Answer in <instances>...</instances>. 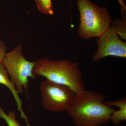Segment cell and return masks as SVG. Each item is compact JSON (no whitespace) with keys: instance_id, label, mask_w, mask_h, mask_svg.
Returning a JSON list of instances; mask_svg holds the SVG:
<instances>
[{"instance_id":"8fae6325","label":"cell","mask_w":126,"mask_h":126,"mask_svg":"<svg viewBox=\"0 0 126 126\" xmlns=\"http://www.w3.org/2000/svg\"><path fill=\"white\" fill-rule=\"evenodd\" d=\"M0 118H2L6 122L8 126H21L16 119L15 112L14 111L9 112L6 114L0 106Z\"/></svg>"},{"instance_id":"7a4b0ae2","label":"cell","mask_w":126,"mask_h":126,"mask_svg":"<svg viewBox=\"0 0 126 126\" xmlns=\"http://www.w3.org/2000/svg\"><path fill=\"white\" fill-rule=\"evenodd\" d=\"M33 74L34 77H43L55 83L67 86L75 94L85 89L82 75L77 63L69 59L51 60L47 58L34 61Z\"/></svg>"},{"instance_id":"5bb4252c","label":"cell","mask_w":126,"mask_h":126,"mask_svg":"<svg viewBox=\"0 0 126 126\" xmlns=\"http://www.w3.org/2000/svg\"></svg>"},{"instance_id":"ba28073f","label":"cell","mask_w":126,"mask_h":126,"mask_svg":"<svg viewBox=\"0 0 126 126\" xmlns=\"http://www.w3.org/2000/svg\"><path fill=\"white\" fill-rule=\"evenodd\" d=\"M104 103L109 106L117 107L118 110H115L110 117V121L113 124L118 125L121 122L126 121V97L115 101L106 102Z\"/></svg>"},{"instance_id":"8992f818","label":"cell","mask_w":126,"mask_h":126,"mask_svg":"<svg viewBox=\"0 0 126 126\" xmlns=\"http://www.w3.org/2000/svg\"><path fill=\"white\" fill-rule=\"evenodd\" d=\"M98 48L92 60L97 62L107 56L126 58V43L119 38L113 27L110 26L97 40Z\"/></svg>"},{"instance_id":"9c48e42d","label":"cell","mask_w":126,"mask_h":126,"mask_svg":"<svg viewBox=\"0 0 126 126\" xmlns=\"http://www.w3.org/2000/svg\"><path fill=\"white\" fill-rule=\"evenodd\" d=\"M39 11L45 15H52L54 14L52 0H35Z\"/></svg>"},{"instance_id":"4fadbf2b","label":"cell","mask_w":126,"mask_h":126,"mask_svg":"<svg viewBox=\"0 0 126 126\" xmlns=\"http://www.w3.org/2000/svg\"><path fill=\"white\" fill-rule=\"evenodd\" d=\"M121 8L122 19H126V7L123 0H118Z\"/></svg>"},{"instance_id":"277c9868","label":"cell","mask_w":126,"mask_h":126,"mask_svg":"<svg viewBox=\"0 0 126 126\" xmlns=\"http://www.w3.org/2000/svg\"><path fill=\"white\" fill-rule=\"evenodd\" d=\"M2 63L19 94L24 90L28 95L29 79L35 78L33 74L34 62L28 61L23 54V46L19 44L10 52L5 53Z\"/></svg>"},{"instance_id":"5b68a950","label":"cell","mask_w":126,"mask_h":126,"mask_svg":"<svg viewBox=\"0 0 126 126\" xmlns=\"http://www.w3.org/2000/svg\"><path fill=\"white\" fill-rule=\"evenodd\" d=\"M40 89L43 108L54 112L67 111L75 94L67 86L46 79L41 83Z\"/></svg>"},{"instance_id":"52a82bcc","label":"cell","mask_w":126,"mask_h":126,"mask_svg":"<svg viewBox=\"0 0 126 126\" xmlns=\"http://www.w3.org/2000/svg\"><path fill=\"white\" fill-rule=\"evenodd\" d=\"M0 84L4 85L11 91L16 101L18 111L20 113L21 116L26 122L27 126H30L28 118L23 111L22 100L19 96L15 86L9 78L7 71L2 63H0Z\"/></svg>"},{"instance_id":"30bf717a","label":"cell","mask_w":126,"mask_h":126,"mask_svg":"<svg viewBox=\"0 0 126 126\" xmlns=\"http://www.w3.org/2000/svg\"><path fill=\"white\" fill-rule=\"evenodd\" d=\"M111 26L116 31L118 36L123 39L126 40V19H117L112 22Z\"/></svg>"},{"instance_id":"6da1fadb","label":"cell","mask_w":126,"mask_h":126,"mask_svg":"<svg viewBox=\"0 0 126 126\" xmlns=\"http://www.w3.org/2000/svg\"><path fill=\"white\" fill-rule=\"evenodd\" d=\"M104 99L102 93L84 90L75 94L67 112L76 126H100L110 121L115 110Z\"/></svg>"},{"instance_id":"7c38bea8","label":"cell","mask_w":126,"mask_h":126,"mask_svg":"<svg viewBox=\"0 0 126 126\" xmlns=\"http://www.w3.org/2000/svg\"><path fill=\"white\" fill-rule=\"evenodd\" d=\"M7 50V47L3 41L0 40V63H2V59Z\"/></svg>"},{"instance_id":"3957f363","label":"cell","mask_w":126,"mask_h":126,"mask_svg":"<svg viewBox=\"0 0 126 126\" xmlns=\"http://www.w3.org/2000/svg\"><path fill=\"white\" fill-rule=\"evenodd\" d=\"M77 3L80 16L79 36L84 40L101 36L112 22L107 8L99 7L90 0H77Z\"/></svg>"}]
</instances>
